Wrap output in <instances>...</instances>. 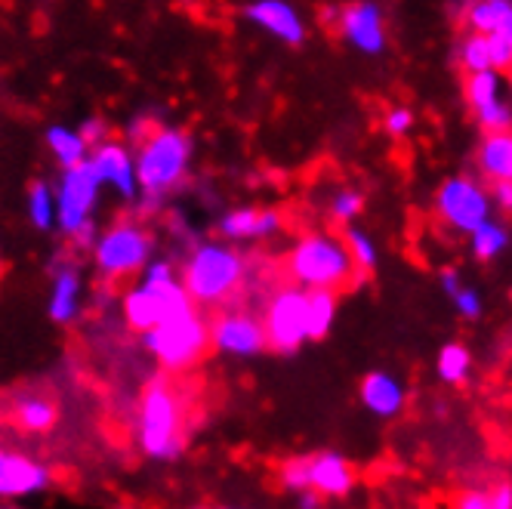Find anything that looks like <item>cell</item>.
<instances>
[{
    "instance_id": "obj_7",
    "label": "cell",
    "mask_w": 512,
    "mask_h": 509,
    "mask_svg": "<svg viewBox=\"0 0 512 509\" xmlns=\"http://www.w3.org/2000/svg\"><path fill=\"white\" fill-rule=\"evenodd\" d=\"M155 241L142 223L121 220L99 232L93 244V266L105 281H127L149 266Z\"/></svg>"
},
{
    "instance_id": "obj_42",
    "label": "cell",
    "mask_w": 512,
    "mask_h": 509,
    "mask_svg": "<svg viewBox=\"0 0 512 509\" xmlns=\"http://www.w3.org/2000/svg\"><path fill=\"white\" fill-rule=\"evenodd\" d=\"M509 297H512V294H509Z\"/></svg>"
},
{
    "instance_id": "obj_26",
    "label": "cell",
    "mask_w": 512,
    "mask_h": 509,
    "mask_svg": "<svg viewBox=\"0 0 512 509\" xmlns=\"http://www.w3.org/2000/svg\"><path fill=\"white\" fill-rule=\"evenodd\" d=\"M13 420L25 432H47L56 423V405L44 395L25 392L13 402Z\"/></svg>"
},
{
    "instance_id": "obj_19",
    "label": "cell",
    "mask_w": 512,
    "mask_h": 509,
    "mask_svg": "<svg viewBox=\"0 0 512 509\" xmlns=\"http://www.w3.org/2000/svg\"><path fill=\"white\" fill-rule=\"evenodd\" d=\"M454 59L463 68V75L485 71V68H497L506 75L512 68V50L500 34H485L472 28H466V34H460V41L454 44Z\"/></svg>"
},
{
    "instance_id": "obj_39",
    "label": "cell",
    "mask_w": 512,
    "mask_h": 509,
    "mask_svg": "<svg viewBox=\"0 0 512 509\" xmlns=\"http://www.w3.org/2000/svg\"><path fill=\"white\" fill-rule=\"evenodd\" d=\"M494 34H500V38H503V41L509 44V50H512V16H509V19L500 25V31H494Z\"/></svg>"
},
{
    "instance_id": "obj_41",
    "label": "cell",
    "mask_w": 512,
    "mask_h": 509,
    "mask_svg": "<svg viewBox=\"0 0 512 509\" xmlns=\"http://www.w3.org/2000/svg\"><path fill=\"white\" fill-rule=\"evenodd\" d=\"M506 84H509V90H512V68H509V81H506Z\"/></svg>"
},
{
    "instance_id": "obj_23",
    "label": "cell",
    "mask_w": 512,
    "mask_h": 509,
    "mask_svg": "<svg viewBox=\"0 0 512 509\" xmlns=\"http://www.w3.org/2000/svg\"><path fill=\"white\" fill-rule=\"evenodd\" d=\"M466 238H469L472 260L485 263V266L500 260L503 253L512 247V229L503 220H497V216H491V220H485L482 226H475Z\"/></svg>"
},
{
    "instance_id": "obj_31",
    "label": "cell",
    "mask_w": 512,
    "mask_h": 509,
    "mask_svg": "<svg viewBox=\"0 0 512 509\" xmlns=\"http://www.w3.org/2000/svg\"><path fill=\"white\" fill-rule=\"evenodd\" d=\"M364 210V192L361 189H337L331 198H327V216H331V223H340V226H349L355 223Z\"/></svg>"
},
{
    "instance_id": "obj_16",
    "label": "cell",
    "mask_w": 512,
    "mask_h": 509,
    "mask_svg": "<svg viewBox=\"0 0 512 509\" xmlns=\"http://www.w3.org/2000/svg\"><path fill=\"white\" fill-rule=\"evenodd\" d=\"M50 482H53V472L47 463L0 445V497L4 500L34 497L47 491Z\"/></svg>"
},
{
    "instance_id": "obj_4",
    "label": "cell",
    "mask_w": 512,
    "mask_h": 509,
    "mask_svg": "<svg viewBox=\"0 0 512 509\" xmlns=\"http://www.w3.org/2000/svg\"><path fill=\"white\" fill-rule=\"evenodd\" d=\"M136 445L152 460H173L186 445L182 398L167 380L149 383L136 408Z\"/></svg>"
},
{
    "instance_id": "obj_9",
    "label": "cell",
    "mask_w": 512,
    "mask_h": 509,
    "mask_svg": "<svg viewBox=\"0 0 512 509\" xmlns=\"http://www.w3.org/2000/svg\"><path fill=\"white\" fill-rule=\"evenodd\" d=\"M309 290L300 284H284L269 297L263 309V327L269 349L278 355H294L309 343Z\"/></svg>"
},
{
    "instance_id": "obj_14",
    "label": "cell",
    "mask_w": 512,
    "mask_h": 509,
    "mask_svg": "<svg viewBox=\"0 0 512 509\" xmlns=\"http://www.w3.org/2000/svg\"><path fill=\"white\" fill-rule=\"evenodd\" d=\"M133 145L118 142V139H102L90 149V167L99 176L102 189L118 192L124 201H136L139 195V176H136V152Z\"/></svg>"
},
{
    "instance_id": "obj_32",
    "label": "cell",
    "mask_w": 512,
    "mask_h": 509,
    "mask_svg": "<svg viewBox=\"0 0 512 509\" xmlns=\"http://www.w3.org/2000/svg\"><path fill=\"white\" fill-rule=\"evenodd\" d=\"M414 121H417L414 108H408V105H395V108H389L386 118H383V130H386L392 139H405V136L414 130Z\"/></svg>"
},
{
    "instance_id": "obj_27",
    "label": "cell",
    "mask_w": 512,
    "mask_h": 509,
    "mask_svg": "<svg viewBox=\"0 0 512 509\" xmlns=\"http://www.w3.org/2000/svg\"><path fill=\"white\" fill-rule=\"evenodd\" d=\"M435 374L445 386H463L472 377V352L466 343L451 340L435 355Z\"/></svg>"
},
{
    "instance_id": "obj_21",
    "label": "cell",
    "mask_w": 512,
    "mask_h": 509,
    "mask_svg": "<svg viewBox=\"0 0 512 509\" xmlns=\"http://www.w3.org/2000/svg\"><path fill=\"white\" fill-rule=\"evenodd\" d=\"M355 466L337 451H318L312 454V491L324 500H346L355 491Z\"/></svg>"
},
{
    "instance_id": "obj_35",
    "label": "cell",
    "mask_w": 512,
    "mask_h": 509,
    "mask_svg": "<svg viewBox=\"0 0 512 509\" xmlns=\"http://www.w3.org/2000/svg\"><path fill=\"white\" fill-rule=\"evenodd\" d=\"M78 130H81V136L90 142V149H93V145H99L102 139H108V127H105L102 118H87Z\"/></svg>"
},
{
    "instance_id": "obj_25",
    "label": "cell",
    "mask_w": 512,
    "mask_h": 509,
    "mask_svg": "<svg viewBox=\"0 0 512 509\" xmlns=\"http://www.w3.org/2000/svg\"><path fill=\"white\" fill-rule=\"evenodd\" d=\"M337 312H340L337 290H327V287L309 290V309H306V318H309V340H312V343L324 340L327 334L334 331Z\"/></svg>"
},
{
    "instance_id": "obj_12",
    "label": "cell",
    "mask_w": 512,
    "mask_h": 509,
    "mask_svg": "<svg viewBox=\"0 0 512 509\" xmlns=\"http://www.w3.org/2000/svg\"><path fill=\"white\" fill-rule=\"evenodd\" d=\"M210 346L229 358H253L269 349L263 318L247 309H226L210 321Z\"/></svg>"
},
{
    "instance_id": "obj_18",
    "label": "cell",
    "mask_w": 512,
    "mask_h": 509,
    "mask_svg": "<svg viewBox=\"0 0 512 509\" xmlns=\"http://www.w3.org/2000/svg\"><path fill=\"white\" fill-rule=\"evenodd\" d=\"M358 402L377 420H395V417H401V411H405V405H408V386L398 374L377 368V371H368L361 377Z\"/></svg>"
},
{
    "instance_id": "obj_20",
    "label": "cell",
    "mask_w": 512,
    "mask_h": 509,
    "mask_svg": "<svg viewBox=\"0 0 512 509\" xmlns=\"http://www.w3.org/2000/svg\"><path fill=\"white\" fill-rule=\"evenodd\" d=\"M281 226H284V220L275 207H235V210L223 213V220H219V235L235 244L266 241V238L278 235Z\"/></svg>"
},
{
    "instance_id": "obj_33",
    "label": "cell",
    "mask_w": 512,
    "mask_h": 509,
    "mask_svg": "<svg viewBox=\"0 0 512 509\" xmlns=\"http://www.w3.org/2000/svg\"><path fill=\"white\" fill-rule=\"evenodd\" d=\"M457 509H491V494L488 488H466L454 500Z\"/></svg>"
},
{
    "instance_id": "obj_10",
    "label": "cell",
    "mask_w": 512,
    "mask_h": 509,
    "mask_svg": "<svg viewBox=\"0 0 512 509\" xmlns=\"http://www.w3.org/2000/svg\"><path fill=\"white\" fill-rule=\"evenodd\" d=\"M53 189H56V229L65 238H71L81 226L93 220L102 183L93 173L90 161H81V164L62 167V176Z\"/></svg>"
},
{
    "instance_id": "obj_30",
    "label": "cell",
    "mask_w": 512,
    "mask_h": 509,
    "mask_svg": "<svg viewBox=\"0 0 512 509\" xmlns=\"http://www.w3.org/2000/svg\"><path fill=\"white\" fill-rule=\"evenodd\" d=\"M278 485L287 494H300L312 488V454H297V457H287L278 466Z\"/></svg>"
},
{
    "instance_id": "obj_36",
    "label": "cell",
    "mask_w": 512,
    "mask_h": 509,
    "mask_svg": "<svg viewBox=\"0 0 512 509\" xmlns=\"http://www.w3.org/2000/svg\"><path fill=\"white\" fill-rule=\"evenodd\" d=\"M491 494V509H512V482H497L488 488Z\"/></svg>"
},
{
    "instance_id": "obj_8",
    "label": "cell",
    "mask_w": 512,
    "mask_h": 509,
    "mask_svg": "<svg viewBox=\"0 0 512 509\" xmlns=\"http://www.w3.org/2000/svg\"><path fill=\"white\" fill-rule=\"evenodd\" d=\"M432 207L438 220L451 232L469 235L475 226H482L494 216V195L479 176L457 173V176H448L445 183L435 189Z\"/></svg>"
},
{
    "instance_id": "obj_22",
    "label": "cell",
    "mask_w": 512,
    "mask_h": 509,
    "mask_svg": "<svg viewBox=\"0 0 512 509\" xmlns=\"http://www.w3.org/2000/svg\"><path fill=\"white\" fill-rule=\"evenodd\" d=\"M438 287H442V294L451 300L454 312H457L463 321H479V318H482V312H485V297H482L472 284H466L463 275H460L454 266L438 269Z\"/></svg>"
},
{
    "instance_id": "obj_24",
    "label": "cell",
    "mask_w": 512,
    "mask_h": 509,
    "mask_svg": "<svg viewBox=\"0 0 512 509\" xmlns=\"http://www.w3.org/2000/svg\"><path fill=\"white\" fill-rule=\"evenodd\" d=\"M44 139H47V149H50V155L56 158L59 167H71V164H81V161L90 158V142L75 127L53 124Z\"/></svg>"
},
{
    "instance_id": "obj_34",
    "label": "cell",
    "mask_w": 512,
    "mask_h": 509,
    "mask_svg": "<svg viewBox=\"0 0 512 509\" xmlns=\"http://www.w3.org/2000/svg\"><path fill=\"white\" fill-rule=\"evenodd\" d=\"M491 195H494V207L512 216V179H497V183H491Z\"/></svg>"
},
{
    "instance_id": "obj_38",
    "label": "cell",
    "mask_w": 512,
    "mask_h": 509,
    "mask_svg": "<svg viewBox=\"0 0 512 509\" xmlns=\"http://www.w3.org/2000/svg\"><path fill=\"white\" fill-rule=\"evenodd\" d=\"M321 503H324V497H321L318 491H312V488L297 494V506H303V509H318Z\"/></svg>"
},
{
    "instance_id": "obj_11",
    "label": "cell",
    "mask_w": 512,
    "mask_h": 509,
    "mask_svg": "<svg viewBox=\"0 0 512 509\" xmlns=\"http://www.w3.org/2000/svg\"><path fill=\"white\" fill-rule=\"evenodd\" d=\"M463 99L475 124L482 133H497V130H512V90L503 78V71L485 68L472 71L463 81Z\"/></svg>"
},
{
    "instance_id": "obj_1",
    "label": "cell",
    "mask_w": 512,
    "mask_h": 509,
    "mask_svg": "<svg viewBox=\"0 0 512 509\" xmlns=\"http://www.w3.org/2000/svg\"><path fill=\"white\" fill-rule=\"evenodd\" d=\"M250 266L235 241H201L189 250L179 281L198 306H226L247 284Z\"/></svg>"
},
{
    "instance_id": "obj_3",
    "label": "cell",
    "mask_w": 512,
    "mask_h": 509,
    "mask_svg": "<svg viewBox=\"0 0 512 509\" xmlns=\"http://www.w3.org/2000/svg\"><path fill=\"white\" fill-rule=\"evenodd\" d=\"M284 272L290 281L306 290H315V287L340 290V287L361 281L349 257L346 241L331 232H309L297 238L284 260Z\"/></svg>"
},
{
    "instance_id": "obj_37",
    "label": "cell",
    "mask_w": 512,
    "mask_h": 509,
    "mask_svg": "<svg viewBox=\"0 0 512 509\" xmlns=\"http://www.w3.org/2000/svg\"><path fill=\"white\" fill-rule=\"evenodd\" d=\"M96 238H99V226H96V220H90L87 226H81L75 235H71V241H75V247H78V250H93Z\"/></svg>"
},
{
    "instance_id": "obj_28",
    "label": "cell",
    "mask_w": 512,
    "mask_h": 509,
    "mask_svg": "<svg viewBox=\"0 0 512 509\" xmlns=\"http://www.w3.org/2000/svg\"><path fill=\"white\" fill-rule=\"evenodd\" d=\"M25 213L34 229L50 232L56 229V189L44 179H34L25 192Z\"/></svg>"
},
{
    "instance_id": "obj_6",
    "label": "cell",
    "mask_w": 512,
    "mask_h": 509,
    "mask_svg": "<svg viewBox=\"0 0 512 509\" xmlns=\"http://www.w3.org/2000/svg\"><path fill=\"white\" fill-rule=\"evenodd\" d=\"M142 343L149 349V355L158 361L164 371H189L204 358L207 346H210V324L201 318L198 306L176 312L164 321H158L155 327L142 334Z\"/></svg>"
},
{
    "instance_id": "obj_40",
    "label": "cell",
    "mask_w": 512,
    "mask_h": 509,
    "mask_svg": "<svg viewBox=\"0 0 512 509\" xmlns=\"http://www.w3.org/2000/svg\"><path fill=\"white\" fill-rule=\"evenodd\" d=\"M509 179H512V149H509Z\"/></svg>"
},
{
    "instance_id": "obj_5",
    "label": "cell",
    "mask_w": 512,
    "mask_h": 509,
    "mask_svg": "<svg viewBox=\"0 0 512 509\" xmlns=\"http://www.w3.org/2000/svg\"><path fill=\"white\" fill-rule=\"evenodd\" d=\"M192 306L198 303L189 297V290L182 287L170 260H149V266L142 269V281L124 294V318L139 334H145L158 321L176 312H186Z\"/></svg>"
},
{
    "instance_id": "obj_15",
    "label": "cell",
    "mask_w": 512,
    "mask_h": 509,
    "mask_svg": "<svg viewBox=\"0 0 512 509\" xmlns=\"http://www.w3.org/2000/svg\"><path fill=\"white\" fill-rule=\"evenodd\" d=\"M244 19L287 47H303L309 38L306 16L290 0H250L244 7Z\"/></svg>"
},
{
    "instance_id": "obj_13",
    "label": "cell",
    "mask_w": 512,
    "mask_h": 509,
    "mask_svg": "<svg viewBox=\"0 0 512 509\" xmlns=\"http://www.w3.org/2000/svg\"><path fill=\"white\" fill-rule=\"evenodd\" d=\"M337 31H340V38L361 56L377 59L389 47L386 13L377 0H352V4L340 7Z\"/></svg>"
},
{
    "instance_id": "obj_29",
    "label": "cell",
    "mask_w": 512,
    "mask_h": 509,
    "mask_svg": "<svg viewBox=\"0 0 512 509\" xmlns=\"http://www.w3.org/2000/svg\"><path fill=\"white\" fill-rule=\"evenodd\" d=\"M343 241L349 247V257H352V263H355V269H358L361 278L377 269V263H380V247H377V241L368 232L358 229V226H346Z\"/></svg>"
},
{
    "instance_id": "obj_17",
    "label": "cell",
    "mask_w": 512,
    "mask_h": 509,
    "mask_svg": "<svg viewBox=\"0 0 512 509\" xmlns=\"http://www.w3.org/2000/svg\"><path fill=\"white\" fill-rule=\"evenodd\" d=\"M84 309V272L75 260H56L50 269L47 315L56 324H75Z\"/></svg>"
},
{
    "instance_id": "obj_2",
    "label": "cell",
    "mask_w": 512,
    "mask_h": 509,
    "mask_svg": "<svg viewBox=\"0 0 512 509\" xmlns=\"http://www.w3.org/2000/svg\"><path fill=\"white\" fill-rule=\"evenodd\" d=\"M195 145L192 136L179 127H155L136 142V176L145 204H161L173 189L186 183Z\"/></svg>"
}]
</instances>
